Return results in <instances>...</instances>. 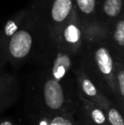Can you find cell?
<instances>
[{
  "instance_id": "obj_1",
  "label": "cell",
  "mask_w": 124,
  "mask_h": 125,
  "mask_svg": "<svg viewBox=\"0 0 124 125\" xmlns=\"http://www.w3.org/2000/svg\"><path fill=\"white\" fill-rule=\"evenodd\" d=\"M76 87L62 83L41 70L29 80L25 112H76Z\"/></svg>"
},
{
  "instance_id": "obj_2",
  "label": "cell",
  "mask_w": 124,
  "mask_h": 125,
  "mask_svg": "<svg viewBox=\"0 0 124 125\" xmlns=\"http://www.w3.org/2000/svg\"><path fill=\"white\" fill-rule=\"evenodd\" d=\"M116 61L118 60L106 39L105 31L96 27L88 31L86 45L79 57L78 65L115 104L113 75Z\"/></svg>"
},
{
  "instance_id": "obj_3",
  "label": "cell",
  "mask_w": 124,
  "mask_h": 125,
  "mask_svg": "<svg viewBox=\"0 0 124 125\" xmlns=\"http://www.w3.org/2000/svg\"><path fill=\"white\" fill-rule=\"evenodd\" d=\"M50 42L28 10L22 26L0 45V54L5 61L19 66L31 59L36 60Z\"/></svg>"
},
{
  "instance_id": "obj_4",
  "label": "cell",
  "mask_w": 124,
  "mask_h": 125,
  "mask_svg": "<svg viewBox=\"0 0 124 125\" xmlns=\"http://www.w3.org/2000/svg\"><path fill=\"white\" fill-rule=\"evenodd\" d=\"M74 10V0H35L30 11L54 43Z\"/></svg>"
},
{
  "instance_id": "obj_5",
  "label": "cell",
  "mask_w": 124,
  "mask_h": 125,
  "mask_svg": "<svg viewBox=\"0 0 124 125\" xmlns=\"http://www.w3.org/2000/svg\"><path fill=\"white\" fill-rule=\"evenodd\" d=\"M87 35L76 10L63 25L54 43L76 57H80L86 45Z\"/></svg>"
},
{
  "instance_id": "obj_6",
  "label": "cell",
  "mask_w": 124,
  "mask_h": 125,
  "mask_svg": "<svg viewBox=\"0 0 124 125\" xmlns=\"http://www.w3.org/2000/svg\"><path fill=\"white\" fill-rule=\"evenodd\" d=\"M73 74H74L76 91L80 95L84 97L85 99L99 104L102 107H104V109L111 102H113L99 89V87L84 73V71L78 64L73 70Z\"/></svg>"
},
{
  "instance_id": "obj_7",
  "label": "cell",
  "mask_w": 124,
  "mask_h": 125,
  "mask_svg": "<svg viewBox=\"0 0 124 125\" xmlns=\"http://www.w3.org/2000/svg\"><path fill=\"white\" fill-rule=\"evenodd\" d=\"M76 115L83 125H109L104 107L76 93Z\"/></svg>"
},
{
  "instance_id": "obj_8",
  "label": "cell",
  "mask_w": 124,
  "mask_h": 125,
  "mask_svg": "<svg viewBox=\"0 0 124 125\" xmlns=\"http://www.w3.org/2000/svg\"><path fill=\"white\" fill-rule=\"evenodd\" d=\"M31 125H83L76 112H25Z\"/></svg>"
},
{
  "instance_id": "obj_9",
  "label": "cell",
  "mask_w": 124,
  "mask_h": 125,
  "mask_svg": "<svg viewBox=\"0 0 124 125\" xmlns=\"http://www.w3.org/2000/svg\"><path fill=\"white\" fill-rule=\"evenodd\" d=\"M20 87L15 75L3 72L0 75V117L6 109L18 100Z\"/></svg>"
},
{
  "instance_id": "obj_10",
  "label": "cell",
  "mask_w": 124,
  "mask_h": 125,
  "mask_svg": "<svg viewBox=\"0 0 124 125\" xmlns=\"http://www.w3.org/2000/svg\"><path fill=\"white\" fill-rule=\"evenodd\" d=\"M123 0H103L97 5V26L106 31L123 15Z\"/></svg>"
},
{
  "instance_id": "obj_11",
  "label": "cell",
  "mask_w": 124,
  "mask_h": 125,
  "mask_svg": "<svg viewBox=\"0 0 124 125\" xmlns=\"http://www.w3.org/2000/svg\"><path fill=\"white\" fill-rule=\"evenodd\" d=\"M74 5L80 21L85 29L86 35L89 31L99 27L96 20L97 0H74Z\"/></svg>"
},
{
  "instance_id": "obj_12",
  "label": "cell",
  "mask_w": 124,
  "mask_h": 125,
  "mask_svg": "<svg viewBox=\"0 0 124 125\" xmlns=\"http://www.w3.org/2000/svg\"><path fill=\"white\" fill-rule=\"evenodd\" d=\"M105 37L118 61H124V16L119 17L111 28L105 31Z\"/></svg>"
},
{
  "instance_id": "obj_13",
  "label": "cell",
  "mask_w": 124,
  "mask_h": 125,
  "mask_svg": "<svg viewBox=\"0 0 124 125\" xmlns=\"http://www.w3.org/2000/svg\"><path fill=\"white\" fill-rule=\"evenodd\" d=\"M114 88L116 93V105L123 113L124 112V61H116L115 64Z\"/></svg>"
},
{
  "instance_id": "obj_14",
  "label": "cell",
  "mask_w": 124,
  "mask_h": 125,
  "mask_svg": "<svg viewBox=\"0 0 124 125\" xmlns=\"http://www.w3.org/2000/svg\"><path fill=\"white\" fill-rule=\"evenodd\" d=\"M27 10H22L10 19L4 25L3 31L0 34V45L5 42L10 36L14 34L22 26L26 19Z\"/></svg>"
},
{
  "instance_id": "obj_15",
  "label": "cell",
  "mask_w": 124,
  "mask_h": 125,
  "mask_svg": "<svg viewBox=\"0 0 124 125\" xmlns=\"http://www.w3.org/2000/svg\"><path fill=\"white\" fill-rule=\"evenodd\" d=\"M109 125H124L123 112L119 110L117 105L111 102L105 108Z\"/></svg>"
},
{
  "instance_id": "obj_16",
  "label": "cell",
  "mask_w": 124,
  "mask_h": 125,
  "mask_svg": "<svg viewBox=\"0 0 124 125\" xmlns=\"http://www.w3.org/2000/svg\"><path fill=\"white\" fill-rule=\"evenodd\" d=\"M0 125H19L15 120L9 117H0Z\"/></svg>"
},
{
  "instance_id": "obj_17",
  "label": "cell",
  "mask_w": 124,
  "mask_h": 125,
  "mask_svg": "<svg viewBox=\"0 0 124 125\" xmlns=\"http://www.w3.org/2000/svg\"><path fill=\"white\" fill-rule=\"evenodd\" d=\"M4 64H5V61L3 60V58L1 56L0 54V75L3 73V68H4Z\"/></svg>"
}]
</instances>
